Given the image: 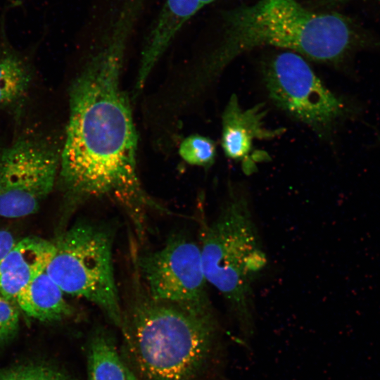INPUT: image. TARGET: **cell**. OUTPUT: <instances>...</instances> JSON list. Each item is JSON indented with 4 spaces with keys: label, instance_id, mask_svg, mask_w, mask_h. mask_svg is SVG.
<instances>
[{
    "label": "cell",
    "instance_id": "obj_1",
    "mask_svg": "<svg viewBox=\"0 0 380 380\" xmlns=\"http://www.w3.org/2000/svg\"><path fill=\"white\" fill-rule=\"evenodd\" d=\"M136 21L132 15L119 12L70 86L58 178L71 205L112 198L140 226L147 209L160 208L139 179L137 136L121 85L125 51Z\"/></svg>",
    "mask_w": 380,
    "mask_h": 380
},
{
    "label": "cell",
    "instance_id": "obj_2",
    "mask_svg": "<svg viewBox=\"0 0 380 380\" xmlns=\"http://www.w3.org/2000/svg\"><path fill=\"white\" fill-rule=\"evenodd\" d=\"M220 46L199 76L210 82L239 54L260 46L286 48L315 61L347 66L355 53L380 42L338 13H317L298 0H259L232 11Z\"/></svg>",
    "mask_w": 380,
    "mask_h": 380
},
{
    "label": "cell",
    "instance_id": "obj_3",
    "mask_svg": "<svg viewBox=\"0 0 380 380\" xmlns=\"http://www.w3.org/2000/svg\"><path fill=\"white\" fill-rule=\"evenodd\" d=\"M213 309L156 300L141 289L122 311L123 362L131 380H197L216 334Z\"/></svg>",
    "mask_w": 380,
    "mask_h": 380
},
{
    "label": "cell",
    "instance_id": "obj_4",
    "mask_svg": "<svg viewBox=\"0 0 380 380\" xmlns=\"http://www.w3.org/2000/svg\"><path fill=\"white\" fill-rule=\"evenodd\" d=\"M204 275L224 297L244 333L253 329V284L265 267L266 255L241 191L229 189L216 219L201 232Z\"/></svg>",
    "mask_w": 380,
    "mask_h": 380
},
{
    "label": "cell",
    "instance_id": "obj_5",
    "mask_svg": "<svg viewBox=\"0 0 380 380\" xmlns=\"http://www.w3.org/2000/svg\"><path fill=\"white\" fill-rule=\"evenodd\" d=\"M52 242L46 273L64 293L92 303L120 327L123 310L114 274L111 232L93 222H77Z\"/></svg>",
    "mask_w": 380,
    "mask_h": 380
},
{
    "label": "cell",
    "instance_id": "obj_6",
    "mask_svg": "<svg viewBox=\"0 0 380 380\" xmlns=\"http://www.w3.org/2000/svg\"><path fill=\"white\" fill-rule=\"evenodd\" d=\"M263 77L270 98L279 108L317 132L330 133L342 120L357 116L361 108L331 92L308 63L293 52L268 61Z\"/></svg>",
    "mask_w": 380,
    "mask_h": 380
},
{
    "label": "cell",
    "instance_id": "obj_7",
    "mask_svg": "<svg viewBox=\"0 0 380 380\" xmlns=\"http://www.w3.org/2000/svg\"><path fill=\"white\" fill-rule=\"evenodd\" d=\"M60 156L55 146L35 137L0 146V217H24L39 210L56 182Z\"/></svg>",
    "mask_w": 380,
    "mask_h": 380
},
{
    "label": "cell",
    "instance_id": "obj_8",
    "mask_svg": "<svg viewBox=\"0 0 380 380\" xmlns=\"http://www.w3.org/2000/svg\"><path fill=\"white\" fill-rule=\"evenodd\" d=\"M141 289L151 298L213 309L207 292L200 246L185 236L170 239L161 248L136 260Z\"/></svg>",
    "mask_w": 380,
    "mask_h": 380
},
{
    "label": "cell",
    "instance_id": "obj_9",
    "mask_svg": "<svg viewBox=\"0 0 380 380\" xmlns=\"http://www.w3.org/2000/svg\"><path fill=\"white\" fill-rule=\"evenodd\" d=\"M53 252V242L38 236L17 241L0 262V295L15 302L21 291L46 270Z\"/></svg>",
    "mask_w": 380,
    "mask_h": 380
},
{
    "label": "cell",
    "instance_id": "obj_10",
    "mask_svg": "<svg viewBox=\"0 0 380 380\" xmlns=\"http://www.w3.org/2000/svg\"><path fill=\"white\" fill-rule=\"evenodd\" d=\"M202 8L200 0H165L148 32L136 81L141 90L153 67L183 25Z\"/></svg>",
    "mask_w": 380,
    "mask_h": 380
},
{
    "label": "cell",
    "instance_id": "obj_11",
    "mask_svg": "<svg viewBox=\"0 0 380 380\" xmlns=\"http://www.w3.org/2000/svg\"><path fill=\"white\" fill-rule=\"evenodd\" d=\"M263 112L260 106L243 110L233 96L223 115L222 146L225 154L233 159L245 157L251 148L253 139L270 137L262 128Z\"/></svg>",
    "mask_w": 380,
    "mask_h": 380
},
{
    "label": "cell",
    "instance_id": "obj_12",
    "mask_svg": "<svg viewBox=\"0 0 380 380\" xmlns=\"http://www.w3.org/2000/svg\"><path fill=\"white\" fill-rule=\"evenodd\" d=\"M16 305L28 316L42 322H58L74 314L64 293L44 270L18 295Z\"/></svg>",
    "mask_w": 380,
    "mask_h": 380
},
{
    "label": "cell",
    "instance_id": "obj_13",
    "mask_svg": "<svg viewBox=\"0 0 380 380\" xmlns=\"http://www.w3.org/2000/svg\"><path fill=\"white\" fill-rule=\"evenodd\" d=\"M18 0H11L0 13V107L17 102L28 90L32 80L31 71L26 61L9 45L6 35V15L9 9L19 6Z\"/></svg>",
    "mask_w": 380,
    "mask_h": 380
},
{
    "label": "cell",
    "instance_id": "obj_14",
    "mask_svg": "<svg viewBox=\"0 0 380 380\" xmlns=\"http://www.w3.org/2000/svg\"><path fill=\"white\" fill-rule=\"evenodd\" d=\"M87 380H129L127 369L111 335L96 329L87 347Z\"/></svg>",
    "mask_w": 380,
    "mask_h": 380
},
{
    "label": "cell",
    "instance_id": "obj_15",
    "mask_svg": "<svg viewBox=\"0 0 380 380\" xmlns=\"http://www.w3.org/2000/svg\"><path fill=\"white\" fill-rule=\"evenodd\" d=\"M215 143L209 138L193 134L185 138L179 148L181 158L187 163L197 166H208L215 157Z\"/></svg>",
    "mask_w": 380,
    "mask_h": 380
},
{
    "label": "cell",
    "instance_id": "obj_16",
    "mask_svg": "<svg viewBox=\"0 0 380 380\" xmlns=\"http://www.w3.org/2000/svg\"><path fill=\"white\" fill-rule=\"evenodd\" d=\"M0 380H73L59 369L47 365L30 364L0 371Z\"/></svg>",
    "mask_w": 380,
    "mask_h": 380
},
{
    "label": "cell",
    "instance_id": "obj_17",
    "mask_svg": "<svg viewBox=\"0 0 380 380\" xmlns=\"http://www.w3.org/2000/svg\"><path fill=\"white\" fill-rule=\"evenodd\" d=\"M19 326V312L14 302L0 295V346L15 336Z\"/></svg>",
    "mask_w": 380,
    "mask_h": 380
},
{
    "label": "cell",
    "instance_id": "obj_18",
    "mask_svg": "<svg viewBox=\"0 0 380 380\" xmlns=\"http://www.w3.org/2000/svg\"><path fill=\"white\" fill-rule=\"evenodd\" d=\"M16 241L11 232L0 228V262Z\"/></svg>",
    "mask_w": 380,
    "mask_h": 380
},
{
    "label": "cell",
    "instance_id": "obj_19",
    "mask_svg": "<svg viewBox=\"0 0 380 380\" xmlns=\"http://www.w3.org/2000/svg\"><path fill=\"white\" fill-rule=\"evenodd\" d=\"M213 1H215V0H200V2H201V6L203 8L204 6L210 4Z\"/></svg>",
    "mask_w": 380,
    "mask_h": 380
}]
</instances>
